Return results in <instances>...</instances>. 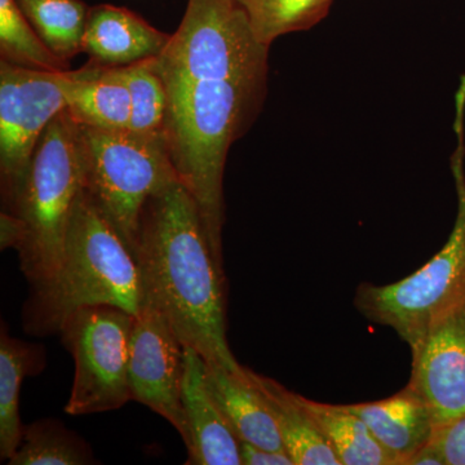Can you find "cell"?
I'll return each instance as SVG.
<instances>
[{"label":"cell","mask_w":465,"mask_h":465,"mask_svg":"<svg viewBox=\"0 0 465 465\" xmlns=\"http://www.w3.org/2000/svg\"><path fill=\"white\" fill-rule=\"evenodd\" d=\"M134 259L146 302L167 318L207 365L241 372L226 339V281L208 243L197 203L173 183L146 201Z\"/></svg>","instance_id":"6da1fadb"},{"label":"cell","mask_w":465,"mask_h":465,"mask_svg":"<svg viewBox=\"0 0 465 465\" xmlns=\"http://www.w3.org/2000/svg\"><path fill=\"white\" fill-rule=\"evenodd\" d=\"M265 84L266 75L164 84L168 155L180 183L197 203L208 243L223 268L226 157L255 116Z\"/></svg>","instance_id":"7a4b0ae2"},{"label":"cell","mask_w":465,"mask_h":465,"mask_svg":"<svg viewBox=\"0 0 465 465\" xmlns=\"http://www.w3.org/2000/svg\"><path fill=\"white\" fill-rule=\"evenodd\" d=\"M142 272L133 251L84 191L67 228L63 255L48 280L30 287L24 331L58 333L76 309L115 305L137 316L145 304Z\"/></svg>","instance_id":"3957f363"},{"label":"cell","mask_w":465,"mask_h":465,"mask_svg":"<svg viewBox=\"0 0 465 465\" xmlns=\"http://www.w3.org/2000/svg\"><path fill=\"white\" fill-rule=\"evenodd\" d=\"M82 191L81 128L65 109L52 119L39 139L20 197L8 211L23 232L17 252L30 287L56 271Z\"/></svg>","instance_id":"277c9868"},{"label":"cell","mask_w":465,"mask_h":465,"mask_svg":"<svg viewBox=\"0 0 465 465\" xmlns=\"http://www.w3.org/2000/svg\"><path fill=\"white\" fill-rule=\"evenodd\" d=\"M458 145L451 171L458 213L449 240L427 264L396 283H363L354 305L371 322L391 327L411 351L423 341L434 321L465 299V75L455 94Z\"/></svg>","instance_id":"5b68a950"},{"label":"cell","mask_w":465,"mask_h":465,"mask_svg":"<svg viewBox=\"0 0 465 465\" xmlns=\"http://www.w3.org/2000/svg\"><path fill=\"white\" fill-rule=\"evenodd\" d=\"M79 128L84 192L134 256L146 201L179 182L163 134Z\"/></svg>","instance_id":"8992f818"},{"label":"cell","mask_w":465,"mask_h":465,"mask_svg":"<svg viewBox=\"0 0 465 465\" xmlns=\"http://www.w3.org/2000/svg\"><path fill=\"white\" fill-rule=\"evenodd\" d=\"M269 48L237 0H189L166 50L149 64L163 84L266 75Z\"/></svg>","instance_id":"52a82bcc"},{"label":"cell","mask_w":465,"mask_h":465,"mask_svg":"<svg viewBox=\"0 0 465 465\" xmlns=\"http://www.w3.org/2000/svg\"><path fill=\"white\" fill-rule=\"evenodd\" d=\"M134 314L115 305L76 309L58 333L75 363L66 414L114 411L133 400L128 381Z\"/></svg>","instance_id":"ba28073f"},{"label":"cell","mask_w":465,"mask_h":465,"mask_svg":"<svg viewBox=\"0 0 465 465\" xmlns=\"http://www.w3.org/2000/svg\"><path fill=\"white\" fill-rule=\"evenodd\" d=\"M65 73L0 61V183L5 213L20 197L43 133L66 109Z\"/></svg>","instance_id":"9c48e42d"},{"label":"cell","mask_w":465,"mask_h":465,"mask_svg":"<svg viewBox=\"0 0 465 465\" xmlns=\"http://www.w3.org/2000/svg\"><path fill=\"white\" fill-rule=\"evenodd\" d=\"M185 345L166 317L145 302L134 317L128 381L131 397L166 419L192 449L191 428L183 405Z\"/></svg>","instance_id":"30bf717a"},{"label":"cell","mask_w":465,"mask_h":465,"mask_svg":"<svg viewBox=\"0 0 465 465\" xmlns=\"http://www.w3.org/2000/svg\"><path fill=\"white\" fill-rule=\"evenodd\" d=\"M409 387L437 427L465 416V299L434 321L411 351Z\"/></svg>","instance_id":"8fae6325"},{"label":"cell","mask_w":465,"mask_h":465,"mask_svg":"<svg viewBox=\"0 0 465 465\" xmlns=\"http://www.w3.org/2000/svg\"><path fill=\"white\" fill-rule=\"evenodd\" d=\"M170 39L130 9L99 5L88 9L84 52L87 65L124 67L158 58Z\"/></svg>","instance_id":"7c38bea8"},{"label":"cell","mask_w":465,"mask_h":465,"mask_svg":"<svg viewBox=\"0 0 465 465\" xmlns=\"http://www.w3.org/2000/svg\"><path fill=\"white\" fill-rule=\"evenodd\" d=\"M183 405L193 440L186 464L241 465L240 439L208 388L206 362L191 347H185Z\"/></svg>","instance_id":"4fadbf2b"},{"label":"cell","mask_w":465,"mask_h":465,"mask_svg":"<svg viewBox=\"0 0 465 465\" xmlns=\"http://www.w3.org/2000/svg\"><path fill=\"white\" fill-rule=\"evenodd\" d=\"M342 407L367 425L399 465H407L419 450L430 443L436 430L424 401L409 385L385 400Z\"/></svg>","instance_id":"5bb4252c"},{"label":"cell","mask_w":465,"mask_h":465,"mask_svg":"<svg viewBox=\"0 0 465 465\" xmlns=\"http://www.w3.org/2000/svg\"><path fill=\"white\" fill-rule=\"evenodd\" d=\"M66 110L76 124L106 131L130 130L133 97L121 67L85 65L65 73Z\"/></svg>","instance_id":"9a60e30c"},{"label":"cell","mask_w":465,"mask_h":465,"mask_svg":"<svg viewBox=\"0 0 465 465\" xmlns=\"http://www.w3.org/2000/svg\"><path fill=\"white\" fill-rule=\"evenodd\" d=\"M247 372L273 416L283 449L292 459L293 465H341L298 393L249 367Z\"/></svg>","instance_id":"2e32d148"},{"label":"cell","mask_w":465,"mask_h":465,"mask_svg":"<svg viewBox=\"0 0 465 465\" xmlns=\"http://www.w3.org/2000/svg\"><path fill=\"white\" fill-rule=\"evenodd\" d=\"M206 379L213 399L240 440L268 450H284L273 416L251 381L247 367L241 372H231L206 363Z\"/></svg>","instance_id":"e0dca14e"},{"label":"cell","mask_w":465,"mask_h":465,"mask_svg":"<svg viewBox=\"0 0 465 465\" xmlns=\"http://www.w3.org/2000/svg\"><path fill=\"white\" fill-rule=\"evenodd\" d=\"M47 358L42 345L9 336L2 327L0 336V457L9 460L20 448L24 425L18 412L21 382L26 376L41 374Z\"/></svg>","instance_id":"ac0fdd59"},{"label":"cell","mask_w":465,"mask_h":465,"mask_svg":"<svg viewBox=\"0 0 465 465\" xmlns=\"http://www.w3.org/2000/svg\"><path fill=\"white\" fill-rule=\"evenodd\" d=\"M302 405L313 416L341 465H399L367 425L342 405L317 402L300 396Z\"/></svg>","instance_id":"d6986e66"},{"label":"cell","mask_w":465,"mask_h":465,"mask_svg":"<svg viewBox=\"0 0 465 465\" xmlns=\"http://www.w3.org/2000/svg\"><path fill=\"white\" fill-rule=\"evenodd\" d=\"M43 42L58 57L84 52L88 7L82 0H15Z\"/></svg>","instance_id":"ffe728a7"},{"label":"cell","mask_w":465,"mask_h":465,"mask_svg":"<svg viewBox=\"0 0 465 465\" xmlns=\"http://www.w3.org/2000/svg\"><path fill=\"white\" fill-rule=\"evenodd\" d=\"M9 465L96 464L91 446L56 419H42L24 427L23 440Z\"/></svg>","instance_id":"44dd1931"},{"label":"cell","mask_w":465,"mask_h":465,"mask_svg":"<svg viewBox=\"0 0 465 465\" xmlns=\"http://www.w3.org/2000/svg\"><path fill=\"white\" fill-rule=\"evenodd\" d=\"M0 58L42 72H69L70 63L43 42L15 0H0Z\"/></svg>","instance_id":"7402d4cb"},{"label":"cell","mask_w":465,"mask_h":465,"mask_svg":"<svg viewBox=\"0 0 465 465\" xmlns=\"http://www.w3.org/2000/svg\"><path fill=\"white\" fill-rule=\"evenodd\" d=\"M256 39L271 47L280 36L311 29L329 14L332 0H237Z\"/></svg>","instance_id":"603a6c76"},{"label":"cell","mask_w":465,"mask_h":465,"mask_svg":"<svg viewBox=\"0 0 465 465\" xmlns=\"http://www.w3.org/2000/svg\"><path fill=\"white\" fill-rule=\"evenodd\" d=\"M121 72L133 97V118L128 131L139 134H163L167 91L161 76L149 61L121 67Z\"/></svg>","instance_id":"cb8c5ba5"},{"label":"cell","mask_w":465,"mask_h":465,"mask_svg":"<svg viewBox=\"0 0 465 465\" xmlns=\"http://www.w3.org/2000/svg\"><path fill=\"white\" fill-rule=\"evenodd\" d=\"M430 443L445 465H465V416L437 427Z\"/></svg>","instance_id":"d4e9b609"},{"label":"cell","mask_w":465,"mask_h":465,"mask_svg":"<svg viewBox=\"0 0 465 465\" xmlns=\"http://www.w3.org/2000/svg\"><path fill=\"white\" fill-rule=\"evenodd\" d=\"M240 452L243 465H293L286 450H268L240 440Z\"/></svg>","instance_id":"484cf974"},{"label":"cell","mask_w":465,"mask_h":465,"mask_svg":"<svg viewBox=\"0 0 465 465\" xmlns=\"http://www.w3.org/2000/svg\"><path fill=\"white\" fill-rule=\"evenodd\" d=\"M407 465H445V463H443V459L440 458L439 451H437L430 440L428 445L419 450L414 457L407 461Z\"/></svg>","instance_id":"4316f807"}]
</instances>
